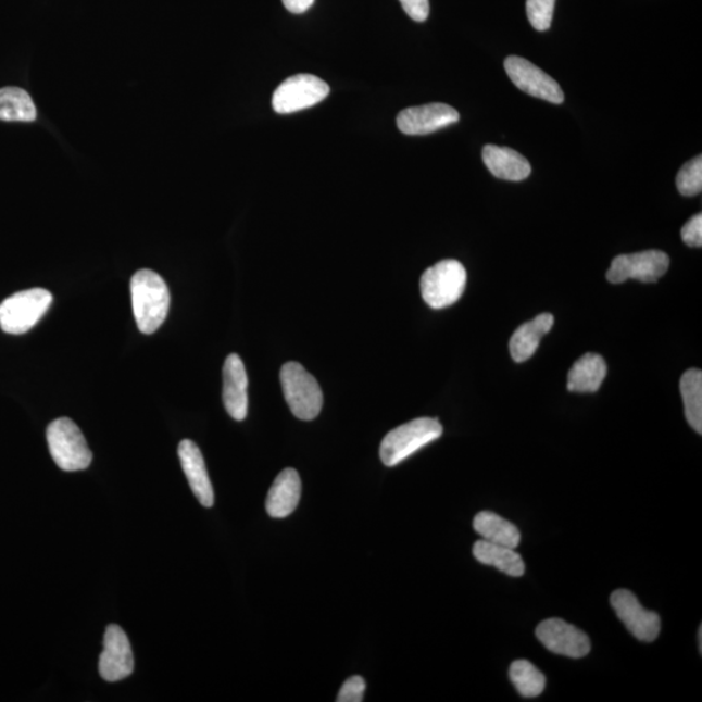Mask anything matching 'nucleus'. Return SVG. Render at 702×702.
I'll return each mask as SVG.
<instances>
[{
    "mask_svg": "<svg viewBox=\"0 0 702 702\" xmlns=\"http://www.w3.org/2000/svg\"><path fill=\"white\" fill-rule=\"evenodd\" d=\"M280 380L285 400L298 419L313 421L321 414L323 408L322 389L315 377L308 373L302 364L285 363Z\"/></svg>",
    "mask_w": 702,
    "mask_h": 702,
    "instance_id": "4",
    "label": "nucleus"
},
{
    "mask_svg": "<svg viewBox=\"0 0 702 702\" xmlns=\"http://www.w3.org/2000/svg\"><path fill=\"white\" fill-rule=\"evenodd\" d=\"M677 187L681 196L693 197L701 193L702 189V158L692 159L679 171Z\"/></svg>",
    "mask_w": 702,
    "mask_h": 702,
    "instance_id": "25",
    "label": "nucleus"
},
{
    "mask_svg": "<svg viewBox=\"0 0 702 702\" xmlns=\"http://www.w3.org/2000/svg\"><path fill=\"white\" fill-rule=\"evenodd\" d=\"M670 260L660 250H648L642 253L614 258L606 277L613 284L634 279L642 283H655L667 273Z\"/></svg>",
    "mask_w": 702,
    "mask_h": 702,
    "instance_id": "8",
    "label": "nucleus"
},
{
    "mask_svg": "<svg viewBox=\"0 0 702 702\" xmlns=\"http://www.w3.org/2000/svg\"><path fill=\"white\" fill-rule=\"evenodd\" d=\"M223 402L225 410L235 421L241 422L248 415V374L237 354H230L223 367Z\"/></svg>",
    "mask_w": 702,
    "mask_h": 702,
    "instance_id": "14",
    "label": "nucleus"
},
{
    "mask_svg": "<svg viewBox=\"0 0 702 702\" xmlns=\"http://www.w3.org/2000/svg\"><path fill=\"white\" fill-rule=\"evenodd\" d=\"M130 294L138 329L145 335L155 334L170 311L167 284L154 271L141 269L131 277Z\"/></svg>",
    "mask_w": 702,
    "mask_h": 702,
    "instance_id": "1",
    "label": "nucleus"
},
{
    "mask_svg": "<svg viewBox=\"0 0 702 702\" xmlns=\"http://www.w3.org/2000/svg\"><path fill=\"white\" fill-rule=\"evenodd\" d=\"M611 604L628 631L636 639L652 642L659 638L661 619L657 613L649 612L642 607L636 596L627 589L613 592Z\"/></svg>",
    "mask_w": 702,
    "mask_h": 702,
    "instance_id": "11",
    "label": "nucleus"
},
{
    "mask_svg": "<svg viewBox=\"0 0 702 702\" xmlns=\"http://www.w3.org/2000/svg\"><path fill=\"white\" fill-rule=\"evenodd\" d=\"M536 636L548 651L569 659H582L591 652L588 636L567 622L552 618L541 622Z\"/></svg>",
    "mask_w": 702,
    "mask_h": 702,
    "instance_id": "12",
    "label": "nucleus"
},
{
    "mask_svg": "<svg viewBox=\"0 0 702 702\" xmlns=\"http://www.w3.org/2000/svg\"><path fill=\"white\" fill-rule=\"evenodd\" d=\"M466 284L467 273L462 263L454 260L442 261L423 274L422 297L429 308L446 309L460 300Z\"/></svg>",
    "mask_w": 702,
    "mask_h": 702,
    "instance_id": "6",
    "label": "nucleus"
},
{
    "mask_svg": "<svg viewBox=\"0 0 702 702\" xmlns=\"http://www.w3.org/2000/svg\"><path fill=\"white\" fill-rule=\"evenodd\" d=\"M607 373L604 358L587 353L575 362L568 373L567 389L569 392L594 393L604 383Z\"/></svg>",
    "mask_w": 702,
    "mask_h": 702,
    "instance_id": "19",
    "label": "nucleus"
},
{
    "mask_svg": "<svg viewBox=\"0 0 702 702\" xmlns=\"http://www.w3.org/2000/svg\"><path fill=\"white\" fill-rule=\"evenodd\" d=\"M442 426L434 418H419L397 427L384 437L380 459L387 467L399 465L428 443L440 439Z\"/></svg>",
    "mask_w": 702,
    "mask_h": 702,
    "instance_id": "2",
    "label": "nucleus"
},
{
    "mask_svg": "<svg viewBox=\"0 0 702 702\" xmlns=\"http://www.w3.org/2000/svg\"><path fill=\"white\" fill-rule=\"evenodd\" d=\"M505 71L516 88L527 95L554 104L565 101L560 84L525 58H506Z\"/></svg>",
    "mask_w": 702,
    "mask_h": 702,
    "instance_id": "9",
    "label": "nucleus"
},
{
    "mask_svg": "<svg viewBox=\"0 0 702 702\" xmlns=\"http://www.w3.org/2000/svg\"><path fill=\"white\" fill-rule=\"evenodd\" d=\"M459 111L446 103H429L410 108L397 116V127L409 136H424L459 123Z\"/></svg>",
    "mask_w": 702,
    "mask_h": 702,
    "instance_id": "13",
    "label": "nucleus"
},
{
    "mask_svg": "<svg viewBox=\"0 0 702 702\" xmlns=\"http://www.w3.org/2000/svg\"><path fill=\"white\" fill-rule=\"evenodd\" d=\"M482 161L493 176L506 181H522L531 175V164L518 151L487 145L482 149Z\"/></svg>",
    "mask_w": 702,
    "mask_h": 702,
    "instance_id": "17",
    "label": "nucleus"
},
{
    "mask_svg": "<svg viewBox=\"0 0 702 702\" xmlns=\"http://www.w3.org/2000/svg\"><path fill=\"white\" fill-rule=\"evenodd\" d=\"M99 674L105 681L123 680L135 670V657L127 634L117 625L105 628L103 651L99 657Z\"/></svg>",
    "mask_w": 702,
    "mask_h": 702,
    "instance_id": "10",
    "label": "nucleus"
},
{
    "mask_svg": "<svg viewBox=\"0 0 702 702\" xmlns=\"http://www.w3.org/2000/svg\"><path fill=\"white\" fill-rule=\"evenodd\" d=\"M46 437L52 460L63 472H82L91 465V450L75 422L70 418L51 422Z\"/></svg>",
    "mask_w": 702,
    "mask_h": 702,
    "instance_id": "3",
    "label": "nucleus"
},
{
    "mask_svg": "<svg viewBox=\"0 0 702 702\" xmlns=\"http://www.w3.org/2000/svg\"><path fill=\"white\" fill-rule=\"evenodd\" d=\"M329 86L322 78L313 75L291 76L274 92L273 105L277 114L313 108L329 95Z\"/></svg>",
    "mask_w": 702,
    "mask_h": 702,
    "instance_id": "7",
    "label": "nucleus"
},
{
    "mask_svg": "<svg viewBox=\"0 0 702 702\" xmlns=\"http://www.w3.org/2000/svg\"><path fill=\"white\" fill-rule=\"evenodd\" d=\"M178 459H180L191 492L195 493L197 500L204 507L214 505V488H212L206 463H204L197 443L191 440H183L178 446Z\"/></svg>",
    "mask_w": 702,
    "mask_h": 702,
    "instance_id": "15",
    "label": "nucleus"
},
{
    "mask_svg": "<svg viewBox=\"0 0 702 702\" xmlns=\"http://www.w3.org/2000/svg\"><path fill=\"white\" fill-rule=\"evenodd\" d=\"M681 240L692 248L702 247V215L698 214L690 218L681 228Z\"/></svg>",
    "mask_w": 702,
    "mask_h": 702,
    "instance_id": "28",
    "label": "nucleus"
},
{
    "mask_svg": "<svg viewBox=\"0 0 702 702\" xmlns=\"http://www.w3.org/2000/svg\"><path fill=\"white\" fill-rule=\"evenodd\" d=\"M555 0H527V16L536 30L551 28Z\"/></svg>",
    "mask_w": 702,
    "mask_h": 702,
    "instance_id": "26",
    "label": "nucleus"
},
{
    "mask_svg": "<svg viewBox=\"0 0 702 702\" xmlns=\"http://www.w3.org/2000/svg\"><path fill=\"white\" fill-rule=\"evenodd\" d=\"M301 489L300 475L294 468H285L269 489L266 501L268 515L275 519L287 518L300 503Z\"/></svg>",
    "mask_w": 702,
    "mask_h": 702,
    "instance_id": "16",
    "label": "nucleus"
},
{
    "mask_svg": "<svg viewBox=\"0 0 702 702\" xmlns=\"http://www.w3.org/2000/svg\"><path fill=\"white\" fill-rule=\"evenodd\" d=\"M37 118V109L29 92L24 89H0V121L30 123Z\"/></svg>",
    "mask_w": 702,
    "mask_h": 702,
    "instance_id": "22",
    "label": "nucleus"
},
{
    "mask_svg": "<svg viewBox=\"0 0 702 702\" xmlns=\"http://www.w3.org/2000/svg\"><path fill=\"white\" fill-rule=\"evenodd\" d=\"M402 9L414 22H426L429 15V0H400Z\"/></svg>",
    "mask_w": 702,
    "mask_h": 702,
    "instance_id": "29",
    "label": "nucleus"
},
{
    "mask_svg": "<svg viewBox=\"0 0 702 702\" xmlns=\"http://www.w3.org/2000/svg\"><path fill=\"white\" fill-rule=\"evenodd\" d=\"M474 529L482 540L494 542V544L509 548H518L521 544V531L512 522L503 519L502 516L492 512H481L475 516Z\"/></svg>",
    "mask_w": 702,
    "mask_h": 702,
    "instance_id": "21",
    "label": "nucleus"
},
{
    "mask_svg": "<svg viewBox=\"0 0 702 702\" xmlns=\"http://www.w3.org/2000/svg\"><path fill=\"white\" fill-rule=\"evenodd\" d=\"M285 9L296 15L306 12L311 5L314 4V0H283Z\"/></svg>",
    "mask_w": 702,
    "mask_h": 702,
    "instance_id": "30",
    "label": "nucleus"
},
{
    "mask_svg": "<svg viewBox=\"0 0 702 702\" xmlns=\"http://www.w3.org/2000/svg\"><path fill=\"white\" fill-rule=\"evenodd\" d=\"M509 677L523 698H538L546 690L544 674L526 660L513 662Z\"/></svg>",
    "mask_w": 702,
    "mask_h": 702,
    "instance_id": "24",
    "label": "nucleus"
},
{
    "mask_svg": "<svg viewBox=\"0 0 702 702\" xmlns=\"http://www.w3.org/2000/svg\"><path fill=\"white\" fill-rule=\"evenodd\" d=\"M366 691V681L361 677H351L337 694V702H362Z\"/></svg>",
    "mask_w": 702,
    "mask_h": 702,
    "instance_id": "27",
    "label": "nucleus"
},
{
    "mask_svg": "<svg viewBox=\"0 0 702 702\" xmlns=\"http://www.w3.org/2000/svg\"><path fill=\"white\" fill-rule=\"evenodd\" d=\"M554 317L552 314H541L534 321L523 324L515 330L510 339L509 348L515 362H526L540 346L542 336L552 329Z\"/></svg>",
    "mask_w": 702,
    "mask_h": 702,
    "instance_id": "18",
    "label": "nucleus"
},
{
    "mask_svg": "<svg viewBox=\"0 0 702 702\" xmlns=\"http://www.w3.org/2000/svg\"><path fill=\"white\" fill-rule=\"evenodd\" d=\"M51 303L49 290L35 288L18 291L0 303V328L10 335L29 333L48 313Z\"/></svg>",
    "mask_w": 702,
    "mask_h": 702,
    "instance_id": "5",
    "label": "nucleus"
},
{
    "mask_svg": "<svg viewBox=\"0 0 702 702\" xmlns=\"http://www.w3.org/2000/svg\"><path fill=\"white\" fill-rule=\"evenodd\" d=\"M680 393L685 403L686 419L690 426L702 433V374L700 369H690L681 376Z\"/></svg>",
    "mask_w": 702,
    "mask_h": 702,
    "instance_id": "23",
    "label": "nucleus"
},
{
    "mask_svg": "<svg viewBox=\"0 0 702 702\" xmlns=\"http://www.w3.org/2000/svg\"><path fill=\"white\" fill-rule=\"evenodd\" d=\"M473 553L474 557L482 565L493 566L506 575L514 576V578H519L525 574V562L513 548L480 540L475 542Z\"/></svg>",
    "mask_w": 702,
    "mask_h": 702,
    "instance_id": "20",
    "label": "nucleus"
}]
</instances>
